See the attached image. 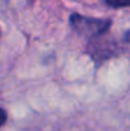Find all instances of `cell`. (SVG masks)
<instances>
[{
    "instance_id": "6da1fadb",
    "label": "cell",
    "mask_w": 130,
    "mask_h": 131,
    "mask_svg": "<svg viewBox=\"0 0 130 131\" xmlns=\"http://www.w3.org/2000/svg\"><path fill=\"white\" fill-rule=\"evenodd\" d=\"M69 23L77 33L87 38H98L105 36L110 31L112 24L110 19L92 18L81 14H72L69 18Z\"/></svg>"
},
{
    "instance_id": "7a4b0ae2",
    "label": "cell",
    "mask_w": 130,
    "mask_h": 131,
    "mask_svg": "<svg viewBox=\"0 0 130 131\" xmlns=\"http://www.w3.org/2000/svg\"><path fill=\"white\" fill-rule=\"evenodd\" d=\"M105 3L111 8H126V6H130V0H105Z\"/></svg>"
},
{
    "instance_id": "3957f363",
    "label": "cell",
    "mask_w": 130,
    "mask_h": 131,
    "mask_svg": "<svg viewBox=\"0 0 130 131\" xmlns=\"http://www.w3.org/2000/svg\"><path fill=\"white\" fill-rule=\"evenodd\" d=\"M6 120H8V113H6V111L0 107V127L5 125Z\"/></svg>"
},
{
    "instance_id": "277c9868",
    "label": "cell",
    "mask_w": 130,
    "mask_h": 131,
    "mask_svg": "<svg viewBox=\"0 0 130 131\" xmlns=\"http://www.w3.org/2000/svg\"><path fill=\"white\" fill-rule=\"evenodd\" d=\"M0 35H1V31H0Z\"/></svg>"
}]
</instances>
